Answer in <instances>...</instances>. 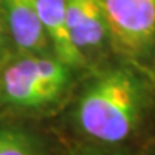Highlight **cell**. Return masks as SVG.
<instances>
[{
    "instance_id": "6",
    "label": "cell",
    "mask_w": 155,
    "mask_h": 155,
    "mask_svg": "<svg viewBox=\"0 0 155 155\" xmlns=\"http://www.w3.org/2000/svg\"><path fill=\"white\" fill-rule=\"evenodd\" d=\"M38 9L46 38L55 50L56 58L69 68L82 66L86 58L72 42L65 0H38Z\"/></svg>"
},
{
    "instance_id": "3",
    "label": "cell",
    "mask_w": 155,
    "mask_h": 155,
    "mask_svg": "<svg viewBox=\"0 0 155 155\" xmlns=\"http://www.w3.org/2000/svg\"><path fill=\"white\" fill-rule=\"evenodd\" d=\"M108 32L128 55L144 56L155 46V0H101Z\"/></svg>"
},
{
    "instance_id": "7",
    "label": "cell",
    "mask_w": 155,
    "mask_h": 155,
    "mask_svg": "<svg viewBox=\"0 0 155 155\" xmlns=\"http://www.w3.org/2000/svg\"><path fill=\"white\" fill-rule=\"evenodd\" d=\"M0 155H45L40 139L23 128L0 125Z\"/></svg>"
},
{
    "instance_id": "2",
    "label": "cell",
    "mask_w": 155,
    "mask_h": 155,
    "mask_svg": "<svg viewBox=\"0 0 155 155\" xmlns=\"http://www.w3.org/2000/svg\"><path fill=\"white\" fill-rule=\"evenodd\" d=\"M69 82L71 68L58 58L28 56L6 68L0 88L7 104L39 108L58 99Z\"/></svg>"
},
{
    "instance_id": "5",
    "label": "cell",
    "mask_w": 155,
    "mask_h": 155,
    "mask_svg": "<svg viewBox=\"0 0 155 155\" xmlns=\"http://www.w3.org/2000/svg\"><path fill=\"white\" fill-rule=\"evenodd\" d=\"M15 43L28 53L46 52L49 40L39 16L38 0H0Z\"/></svg>"
},
{
    "instance_id": "1",
    "label": "cell",
    "mask_w": 155,
    "mask_h": 155,
    "mask_svg": "<svg viewBox=\"0 0 155 155\" xmlns=\"http://www.w3.org/2000/svg\"><path fill=\"white\" fill-rule=\"evenodd\" d=\"M145 105L144 83L124 68L109 69L89 83L79 98L76 121L91 138L116 144L135 131Z\"/></svg>"
},
{
    "instance_id": "4",
    "label": "cell",
    "mask_w": 155,
    "mask_h": 155,
    "mask_svg": "<svg viewBox=\"0 0 155 155\" xmlns=\"http://www.w3.org/2000/svg\"><path fill=\"white\" fill-rule=\"evenodd\" d=\"M69 33L79 52L102 46L109 36L101 0H65Z\"/></svg>"
},
{
    "instance_id": "8",
    "label": "cell",
    "mask_w": 155,
    "mask_h": 155,
    "mask_svg": "<svg viewBox=\"0 0 155 155\" xmlns=\"http://www.w3.org/2000/svg\"><path fill=\"white\" fill-rule=\"evenodd\" d=\"M0 38H2V20H0Z\"/></svg>"
}]
</instances>
